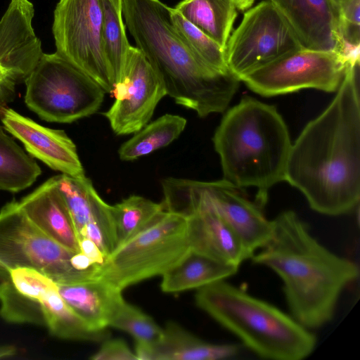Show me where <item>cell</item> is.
<instances>
[{"instance_id":"obj_1","label":"cell","mask_w":360,"mask_h":360,"mask_svg":"<svg viewBox=\"0 0 360 360\" xmlns=\"http://www.w3.org/2000/svg\"><path fill=\"white\" fill-rule=\"evenodd\" d=\"M359 62L348 63L329 105L292 143L285 181L325 215L352 211L360 199Z\"/></svg>"},{"instance_id":"obj_2","label":"cell","mask_w":360,"mask_h":360,"mask_svg":"<svg viewBox=\"0 0 360 360\" xmlns=\"http://www.w3.org/2000/svg\"><path fill=\"white\" fill-rule=\"evenodd\" d=\"M273 221L271 238L251 259L283 281L296 321L308 329L320 328L333 319L342 292L358 278L359 267L319 243L295 212H283Z\"/></svg>"},{"instance_id":"obj_3","label":"cell","mask_w":360,"mask_h":360,"mask_svg":"<svg viewBox=\"0 0 360 360\" xmlns=\"http://www.w3.org/2000/svg\"><path fill=\"white\" fill-rule=\"evenodd\" d=\"M170 8L160 0H123L126 28L176 104L201 117L224 112L240 81L231 72L214 71L192 53L173 25Z\"/></svg>"},{"instance_id":"obj_4","label":"cell","mask_w":360,"mask_h":360,"mask_svg":"<svg viewBox=\"0 0 360 360\" xmlns=\"http://www.w3.org/2000/svg\"><path fill=\"white\" fill-rule=\"evenodd\" d=\"M224 178L233 186L257 188L262 208L270 188L285 181L292 143L287 125L274 105L243 98L222 117L213 136Z\"/></svg>"},{"instance_id":"obj_5","label":"cell","mask_w":360,"mask_h":360,"mask_svg":"<svg viewBox=\"0 0 360 360\" xmlns=\"http://www.w3.org/2000/svg\"><path fill=\"white\" fill-rule=\"evenodd\" d=\"M197 306L261 358L301 360L316 338L291 315L221 280L197 289Z\"/></svg>"},{"instance_id":"obj_6","label":"cell","mask_w":360,"mask_h":360,"mask_svg":"<svg viewBox=\"0 0 360 360\" xmlns=\"http://www.w3.org/2000/svg\"><path fill=\"white\" fill-rule=\"evenodd\" d=\"M190 251L187 215L165 210L142 231L114 250L100 277L122 290L162 276Z\"/></svg>"},{"instance_id":"obj_7","label":"cell","mask_w":360,"mask_h":360,"mask_svg":"<svg viewBox=\"0 0 360 360\" xmlns=\"http://www.w3.org/2000/svg\"><path fill=\"white\" fill-rule=\"evenodd\" d=\"M27 106L41 120L71 123L96 113L105 91L58 53H43L25 80Z\"/></svg>"},{"instance_id":"obj_8","label":"cell","mask_w":360,"mask_h":360,"mask_svg":"<svg viewBox=\"0 0 360 360\" xmlns=\"http://www.w3.org/2000/svg\"><path fill=\"white\" fill-rule=\"evenodd\" d=\"M72 252L46 236L13 200L0 210V279L17 268L36 269L56 283L84 281L71 264Z\"/></svg>"},{"instance_id":"obj_9","label":"cell","mask_w":360,"mask_h":360,"mask_svg":"<svg viewBox=\"0 0 360 360\" xmlns=\"http://www.w3.org/2000/svg\"><path fill=\"white\" fill-rule=\"evenodd\" d=\"M103 0H59L52 32L56 53L97 82L114 87L102 46Z\"/></svg>"},{"instance_id":"obj_10","label":"cell","mask_w":360,"mask_h":360,"mask_svg":"<svg viewBox=\"0 0 360 360\" xmlns=\"http://www.w3.org/2000/svg\"><path fill=\"white\" fill-rule=\"evenodd\" d=\"M302 48L285 18L266 0L244 13L229 38L225 53L229 71L240 81L250 72Z\"/></svg>"},{"instance_id":"obj_11","label":"cell","mask_w":360,"mask_h":360,"mask_svg":"<svg viewBox=\"0 0 360 360\" xmlns=\"http://www.w3.org/2000/svg\"><path fill=\"white\" fill-rule=\"evenodd\" d=\"M347 67L346 59L338 52L302 48L250 72L240 81L264 96L304 89L335 92Z\"/></svg>"},{"instance_id":"obj_12","label":"cell","mask_w":360,"mask_h":360,"mask_svg":"<svg viewBox=\"0 0 360 360\" xmlns=\"http://www.w3.org/2000/svg\"><path fill=\"white\" fill-rule=\"evenodd\" d=\"M112 92L115 101L103 115L117 135L134 134L142 129L167 95L161 79L143 53L132 46Z\"/></svg>"},{"instance_id":"obj_13","label":"cell","mask_w":360,"mask_h":360,"mask_svg":"<svg viewBox=\"0 0 360 360\" xmlns=\"http://www.w3.org/2000/svg\"><path fill=\"white\" fill-rule=\"evenodd\" d=\"M0 119L4 129L22 143L32 157L62 174L85 176L76 146L63 130L44 127L5 106L0 108Z\"/></svg>"},{"instance_id":"obj_14","label":"cell","mask_w":360,"mask_h":360,"mask_svg":"<svg viewBox=\"0 0 360 360\" xmlns=\"http://www.w3.org/2000/svg\"><path fill=\"white\" fill-rule=\"evenodd\" d=\"M206 197L230 226L243 247L252 255L270 240L274 221L262 208L245 198L238 188L224 179L199 181Z\"/></svg>"},{"instance_id":"obj_15","label":"cell","mask_w":360,"mask_h":360,"mask_svg":"<svg viewBox=\"0 0 360 360\" xmlns=\"http://www.w3.org/2000/svg\"><path fill=\"white\" fill-rule=\"evenodd\" d=\"M34 5L11 0L0 20V68L16 82L25 80L43 52L32 27Z\"/></svg>"},{"instance_id":"obj_16","label":"cell","mask_w":360,"mask_h":360,"mask_svg":"<svg viewBox=\"0 0 360 360\" xmlns=\"http://www.w3.org/2000/svg\"><path fill=\"white\" fill-rule=\"evenodd\" d=\"M269 1L285 18L303 47L335 51L344 57L340 7L333 0Z\"/></svg>"},{"instance_id":"obj_17","label":"cell","mask_w":360,"mask_h":360,"mask_svg":"<svg viewBox=\"0 0 360 360\" xmlns=\"http://www.w3.org/2000/svg\"><path fill=\"white\" fill-rule=\"evenodd\" d=\"M72 219L78 239L84 229L98 227L117 247L111 205L106 203L86 177L75 178L64 174L53 176Z\"/></svg>"},{"instance_id":"obj_18","label":"cell","mask_w":360,"mask_h":360,"mask_svg":"<svg viewBox=\"0 0 360 360\" xmlns=\"http://www.w3.org/2000/svg\"><path fill=\"white\" fill-rule=\"evenodd\" d=\"M18 202L30 220L46 236L72 252H79L77 234L53 177Z\"/></svg>"},{"instance_id":"obj_19","label":"cell","mask_w":360,"mask_h":360,"mask_svg":"<svg viewBox=\"0 0 360 360\" xmlns=\"http://www.w3.org/2000/svg\"><path fill=\"white\" fill-rule=\"evenodd\" d=\"M59 294L89 327L106 330L124 300L122 290L101 277L72 283H56Z\"/></svg>"},{"instance_id":"obj_20","label":"cell","mask_w":360,"mask_h":360,"mask_svg":"<svg viewBox=\"0 0 360 360\" xmlns=\"http://www.w3.org/2000/svg\"><path fill=\"white\" fill-rule=\"evenodd\" d=\"M238 345L204 341L174 321L167 322L154 346L136 345L137 360H219L236 356Z\"/></svg>"},{"instance_id":"obj_21","label":"cell","mask_w":360,"mask_h":360,"mask_svg":"<svg viewBox=\"0 0 360 360\" xmlns=\"http://www.w3.org/2000/svg\"><path fill=\"white\" fill-rule=\"evenodd\" d=\"M238 267L208 256L191 251L162 277L161 290L167 293L198 289L210 283L226 280L236 274Z\"/></svg>"},{"instance_id":"obj_22","label":"cell","mask_w":360,"mask_h":360,"mask_svg":"<svg viewBox=\"0 0 360 360\" xmlns=\"http://www.w3.org/2000/svg\"><path fill=\"white\" fill-rule=\"evenodd\" d=\"M39 302L45 326L50 333L58 338L100 342L108 338L107 330L92 329L66 303L55 283L37 300Z\"/></svg>"},{"instance_id":"obj_23","label":"cell","mask_w":360,"mask_h":360,"mask_svg":"<svg viewBox=\"0 0 360 360\" xmlns=\"http://www.w3.org/2000/svg\"><path fill=\"white\" fill-rule=\"evenodd\" d=\"M174 8L226 50L237 16L233 0H182Z\"/></svg>"},{"instance_id":"obj_24","label":"cell","mask_w":360,"mask_h":360,"mask_svg":"<svg viewBox=\"0 0 360 360\" xmlns=\"http://www.w3.org/2000/svg\"><path fill=\"white\" fill-rule=\"evenodd\" d=\"M186 125L184 117L165 114L146 124L123 143L118 150L119 157L124 161L135 160L165 147L179 136Z\"/></svg>"},{"instance_id":"obj_25","label":"cell","mask_w":360,"mask_h":360,"mask_svg":"<svg viewBox=\"0 0 360 360\" xmlns=\"http://www.w3.org/2000/svg\"><path fill=\"white\" fill-rule=\"evenodd\" d=\"M41 174L33 158L0 125V190L19 192L30 187Z\"/></svg>"},{"instance_id":"obj_26","label":"cell","mask_w":360,"mask_h":360,"mask_svg":"<svg viewBox=\"0 0 360 360\" xmlns=\"http://www.w3.org/2000/svg\"><path fill=\"white\" fill-rule=\"evenodd\" d=\"M123 0H103L102 46L114 85L122 73L131 46L126 34L122 15Z\"/></svg>"},{"instance_id":"obj_27","label":"cell","mask_w":360,"mask_h":360,"mask_svg":"<svg viewBox=\"0 0 360 360\" xmlns=\"http://www.w3.org/2000/svg\"><path fill=\"white\" fill-rule=\"evenodd\" d=\"M165 210L162 202L157 203L139 195H131L111 205L117 247L142 231Z\"/></svg>"},{"instance_id":"obj_28","label":"cell","mask_w":360,"mask_h":360,"mask_svg":"<svg viewBox=\"0 0 360 360\" xmlns=\"http://www.w3.org/2000/svg\"><path fill=\"white\" fill-rule=\"evenodd\" d=\"M173 25L192 53L214 71L227 74L226 53L212 39L191 24L174 8H170Z\"/></svg>"},{"instance_id":"obj_29","label":"cell","mask_w":360,"mask_h":360,"mask_svg":"<svg viewBox=\"0 0 360 360\" xmlns=\"http://www.w3.org/2000/svg\"><path fill=\"white\" fill-rule=\"evenodd\" d=\"M109 326L130 334L136 345L150 347L162 338L163 328L149 315L125 300L114 313Z\"/></svg>"},{"instance_id":"obj_30","label":"cell","mask_w":360,"mask_h":360,"mask_svg":"<svg viewBox=\"0 0 360 360\" xmlns=\"http://www.w3.org/2000/svg\"><path fill=\"white\" fill-rule=\"evenodd\" d=\"M0 316L13 323L45 325L39 302L19 292L10 278L0 279Z\"/></svg>"},{"instance_id":"obj_31","label":"cell","mask_w":360,"mask_h":360,"mask_svg":"<svg viewBox=\"0 0 360 360\" xmlns=\"http://www.w3.org/2000/svg\"><path fill=\"white\" fill-rule=\"evenodd\" d=\"M92 360H137L134 352L126 342L122 339L103 340L100 349L91 357Z\"/></svg>"},{"instance_id":"obj_32","label":"cell","mask_w":360,"mask_h":360,"mask_svg":"<svg viewBox=\"0 0 360 360\" xmlns=\"http://www.w3.org/2000/svg\"><path fill=\"white\" fill-rule=\"evenodd\" d=\"M17 82L0 68V108L12 101L15 96Z\"/></svg>"},{"instance_id":"obj_33","label":"cell","mask_w":360,"mask_h":360,"mask_svg":"<svg viewBox=\"0 0 360 360\" xmlns=\"http://www.w3.org/2000/svg\"><path fill=\"white\" fill-rule=\"evenodd\" d=\"M79 251L86 255L96 263L103 266L108 257L90 239L83 237L79 239Z\"/></svg>"},{"instance_id":"obj_34","label":"cell","mask_w":360,"mask_h":360,"mask_svg":"<svg viewBox=\"0 0 360 360\" xmlns=\"http://www.w3.org/2000/svg\"><path fill=\"white\" fill-rule=\"evenodd\" d=\"M16 352L15 347L13 345H0V359L13 356Z\"/></svg>"},{"instance_id":"obj_35","label":"cell","mask_w":360,"mask_h":360,"mask_svg":"<svg viewBox=\"0 0 360 360\" xmlns=\"http://www.w3.org/2000/svg\"><path fill=\"white\" fill-rule=\"evenodd\" d=\"M236 8L245 11L249 8L253 4L251 0H233Z\"/></svg>"},{"instance_id":"obj_36","label":"cell","mask_w":360,"mask_h":360,"mask_svg":"<svg viewBox=\"0 0 360 360\" xmlns=\"http://www.w3.org/2000/svg\"><path fill=\"white\" fill-rule=\"evenodd\" d=\"M337 4H341L344 0H333Z\"/></svg>"},{"instance_id":"obj_37","label":"cell","mask_w":360,"mask_h":360,"mask_svg":"<svg viewBox=\"0 0 360 360\" xmlns=\"http://www.w3.org/2000/svg\"><path fill=\"white\" fill-rule=\"evenodd\" d=\"M251 1L254 3V1H255V0H251Z\"/></svg>"}]
</instances>
